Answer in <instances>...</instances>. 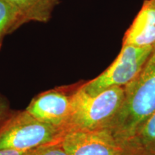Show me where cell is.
<instances>
[{
    "mask_svg": "<svg viewBox=\"0 0 155 155\" xmlns=\"http://www.w3.org/2000/svg\"><path fill=\"white\" fill-rule=\"evenodd\" d=\"M19 28L17 14L7 0H0V50L4 39Z\"/></svg>",
    "mask_w": 155,
    "mask_h": 155,
    "instance_id": "30bf717a",
    "label": "cell"
},
{
    "mask_svg": "<svg viewBox=\"0 0 155 155\" xmlns=\"http://www.w3.org/2000/svg\"><path fill=\"white\" fill-rule=\"evenodd\" d=\"M122 45L138 47L155 45V0H145L126 32Z\"/></svg>",
    "mask_w": 155,
    "mask_h": 155,
    "instance_id": "52a82bcc",
    "label": "cell"
},
{
    "mask_svg": "<svg viewBox=\"0 0 155 155\" xmlns=\"http://www.w3.org/2000/svg\"><path fill=\"white\" fill-rule=\"evenodd\" d=\"M124 88V101L108 128L123 145L155 111V45L140 73Z\"/></svg>",
    "mask_w": 155,
    "mask_h": 155,
    "instance_id": "6da1fadb",
    "label": "cell"
},
{
    "mask_svg": "<svg viewBox=\"0 0 155 155\" xmlns=\"http://www.w3.org/2000/svg\"><path fill=\"white\" fill-rule=\"evenodd\" d=\"M81 82L46 91L34 97L26 111L39 121L65 133L71 113L72 97Z\"/></svg>",
    "mask_w": 155,
    "mask_h": 155,
    "instance_id": "5b68a950",
    "label": "cell"
},
{
    "mask_svg": "<svg viewBox=\"0 0 155 155\" xmlns=\"http://www.w3.org/2000/svg\"><path fill=\"white\" fill-rule=\"evenodd\" d=\"M83 83L73 95L71 113L65 132L108 129L124 101V87H111L90 96L82 88Z\"/></svg>",
    "mask_w": 155,
    "mask_h": 155,
    "instance_id": "7a4b0ae2",
    "label": "cell"
},
{
    "mask_svg": "<svg viewBox=\"0 0 155 155\" xmlns=\"http://www.w3.org/2000/svg\"><path fill=\"white\" fill-rule=\"evenodd\" d=\"M10 104L7 98L0 94V129L12 116Z\"/></svg>",
    "mask_w": 155,
    "mask_h": 155,
    "instance_id": "7c38bea8",
    "label": "cell"
},
{
    "mask_svg": "<svg viewBox=\"0 0 155 155\" xmlns=\"http://www.w3.org/2000/svg\"><path fill=\"white\" fill-rule=\"evenodd\" d=\"M64 131L39 121L26 110L12 114L0 129V150L29 151L61 142Z\"/></svg>",
    "mask_w": 155,
    "mask_h": 155,
    "instance_id": "3957f363",
    "label": "cell"
},
{
    "mask_svg": "<svg viewBox=\"0 0 155 155\" xmlns=\"http://www.w3.org/2000/svg\"><path fill=\"white\" fill-rule=\"evenodd\" d=\"M61 144L68 155H124L125 148L109 129L70 130Z\"/></svg>",
    "mask_w": 155,
    "mask_h": 155,
    "instance_id": "8992f818",
    "label": "cell"
},
{
    "mask_svg": "<svg viewBox=\"0 0 155 155\" xmlns=\"http://www.w3.org/2000/svg\"><path fill=\"white\" fill-rule=\"evenodd\" d=\"M31 150L19 151L14 150H0V155H28Z\"/></svg>",
    "mask_w": 155,
    "mask_h": 155,
    "instance_id": "4fadbf2b",
    "label": "cell"
},
{
    "mask_svg": "<svg viewBox=\"0 0 155 155\" xmlns=\"http://www.w3.org/2000/svg\"><path fill=\"white\" fill-rule=\"evenodd\" d=\"M153 47L122 45L119 54L109 67L95 78L83 83V91L90 96H96L111 87L127 86L140 73Z\"/></svg>",
    "mask_w": 155,
    "mask_h": 155,
    "instance_id": "277c9868",
    "label": "cell"
},
{
    "mask_svg": "<svg viewBox=\"0 0 155 155\" xmlns=\"http://www.w3.org/2000/svg\"><path fill=\"white\" fill-rule=\"evenodd\" d=\"M17 14L19 28L31 22L46 23L61 0H7Z\"/></svg>",
    "mask_w": 155,
    "mask_h": 155,
    "instance_id": "ba28073f",
    "label": "cell"
},
{
    "mask_svg": "<svg viewBox=\"0 0 155 155\" xmlns=\"http://www.w3.org/2000/svg\"><path fill=\"white\" fill-rule=\"evenodd\" d=\"M124 147L126 150L133 152L155 155V111L145 120Z\"/></svg>",
    "mask_w": 155,
    "mask_h": 155,
    "instance_id": "9c48e42d",
    "label": "cell"
},
{
    "mask_svg": "<svg viewBox=\"0 0 155 155\" xmlns=\"http://www.w3.org/2000/svg\"><path fill=\"white\" fill-rule=\"evenodd\" d=\"M124 155H147V154H143V153H140V152H133V151L128 150H126V149H125Z\"/></svg>",
    "mask_w": 155,
    "mask_h": 155,
    "instance_id": "5bb4252c",
    "label": "cell"
},
{
    "mask_svg": "<svg viewBox=\"0 0 155 155\" xmlns=\"http://www.w3.org/2000/svg\"><path fill=\"white\" fill-rule=\"evenodd\" d=\"M28 155H68L61 143H56L32 150Z\"/></svg>",
    "mask_w": 155,
    "mask_h": 155,
    "instance_id": "8fae6325",
    "label": "cell"
}]
</instances>
